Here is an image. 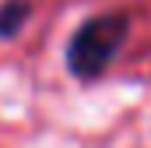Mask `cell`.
Masks as SVG:
<instances>
[{
  "label": "cell",
  "mask_w": 151,
  "mask_h": 148,
  "mask_svg": "<svg viewBox=\"0 0 151 148\" xmlns=\"http://www.w3.org/2000/svg\"><path fill=\"white\" fill-rule=\"evenodd\" d=\"M127 36H130V18L119 14V11L116 14H95V18H88L74 32L70 46H67V67H70V74H77L81 81L99 78L119 57Z\"/></svg>",
  "instance_id": "cell-1"
},
{
  "label": "cell",
  "mask_w": 151,
  "mask_h": 148,
  "mask_svg": "<svg viewBox=\"0 0 151 148\" xmlns=\"http://www.w3.org/2000/svg\"><path fill=\"white\" fill-rule=\"evenodd\" d=\"M28 14H32V4H28V0H7V4L0 7V36L4 39L18 36V32L25 28Z\"/></svg>",
  "instance_id": "cell-2"
}]
</instances>
